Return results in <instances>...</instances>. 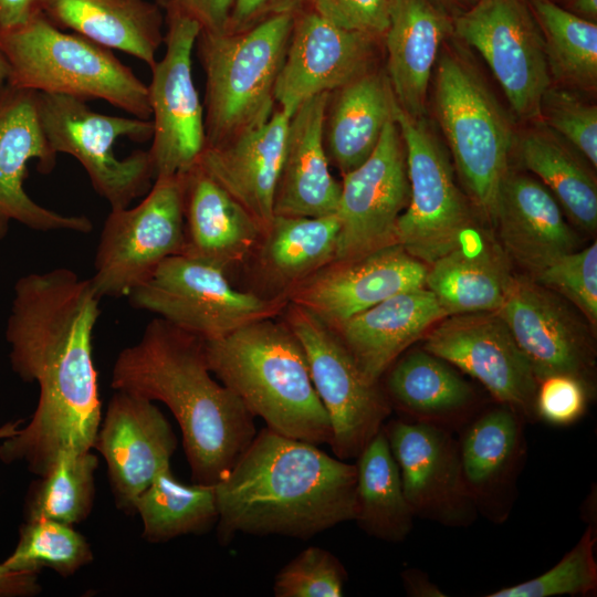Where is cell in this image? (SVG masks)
<instances>
[{"label": "cell", "instance_id": "obj_52", "mask_svg": "<svg viewBox=\"0 0 597 597\" xmlns=\"http://www.w3.org/2000/svg\"><path fill=\"white\" fill-rule=\"evenodd\" d=\"M572 13L591 21H597V0H569Z\"/></svg>", "mask_w": 597, "mask_h": 597}, {"label": "cell", "instance_id": "obj_45", "mask_svg": "<svg viewBox=\"0 0 597 597\" xmlns=\"http://www.w3.org/2000/svg\"><path fill=\"white\" fill-rule=\"evenodd\" d=\"M591 394L577 378L569 375H552L538 383L536 416L555 426H568L579 419Z\"/></svg>", "mask_w": 597, "mask_h": 597}, {"label": "cell", "instance_id": "obj_22", "mask_svg": "<svg viewBox=\"0 0 597 597\" xmlns=\"http://www.w3.org/2000/svg\"><path fill=\"white\" fill-rule=\"evenodd\" d=\"M94 448L104 457L118 509L135 512V501L170 467L177 437L154 401L115 390Z\"/></svg>", "mask_w": 597, "mask_h": 597}, {"label": "cell", "instance_id": "obj_4", "mask_svg": "<svg viewBox=\"0 0 597 597\" xmlns=\"http://www.w3.org/2000/svg\"><path fill=\"white\" fill-rule=\"evenodd\" d=\"M205 352L210 371L269 429L316 446L331 443L329 418L304 349L283 321L261 320L205 341Z\"/></svg>", "mask_w": 597, "mask_h": 597}, {"label": "cell", "instance_id": "obj_17", "mask_svg": "<svg viewBox=\"0 0 597 597\" xmlns=\"http://www.w3.org/2000/svg\"><path fill=\"white\" fill-rule=\"evenodd\" d=\"M409 195L405 144L392 116L371 155L343 175L335 260L360 258L396 244L397 221Z\"/></svg>", "mask_w": 597, "mask_h": 597}, {"label": "cell", "instance_id": "obj_48", "mask_svg": "<svg viewBox=\"0 0 597 597\" xmlns=\"http://www.w3.org/2000/svg\"><path fill=\"white\" fill-rule=\"evenodd\" d=\"M304 0H234L224 31L240 32L279 14H295Z\"/></svg>", "mask_w": 597, "mask_h": 597}, {"label": "cell", "instance_id": "obj_39", "mask_svg": "<svg viewBox=\"0 0 597 597\" xmlns=\"http://www.w3.org/2000/svg\"><path fill=\"white\" fill-rule=\"evenodd\" d=\"M98 459L92 452L64 451L34 483L27 505V520H52L66 524L83 522L95 495Z\"/></svg>", "mask_w": 597, "mask_h": 597}, {"label": "cell", "instance_id": "obj_40", "mask_svg": "<svg viewBox=\"0 0 597 597\" xmlns=\"http://www.w3.org/2000/svg\"><path fill=\"white\" fill-rule=\"evenodd\" d=\"M93 561L86 538L73 525L52 520H27L14 552L3 565L15 570L50 568L63 577Z\"/></svg>", "mask_w": 597, "mask_h": 597}, {"label": "cell", "instance_id": "obj_16", "mask_svg": "<svg viewBox=\"0 0 597 597\" xmlns=\"http://www.w3.org/2000/svg\"><path fill=\"white\" fill-rule=\"evenodd\" d=\"M422 348L480 381L521 417L536 416L538 381L498 312L449 315L429 331Z\"/></svg>", "mask_w": 597, "mask_h": 597}, {"label": "cell", "instance_id": "obj_18", "mask_svg": "<svg viewBox=\"0 0 597 597\" xmlns=\"http://www.w3.org/2000/svg\"><path fill=\"white\" fill-rule=\"evenodd\" d=\"M38 114V93L6 85L0 91V239L17 221L36 231L88 233L93 223L83 214H64L35 202L24 189L28 165L50 172L56 164Z\"/></svg>", "mask_w": 597, "mask_h": 597}, {"label": "cell", "instance_id": "obj_51", "mask_svg": "<svg viewBox=\"0 0 597 597\" xmlns=\"http://www.w3.org/2000/svg\"><path fill=\"white\" fill-rule=\"evenodd\" d=\"M402 582L408 595L417 597H441L442 591L436 587L422 572L408 569L402 573Z\"/></svg>", "mask_w": 597, "mask_h": 597}, {"label": "cell", "instance_id": "obj_38", "mask_svg": "<svg viewBox=\"0 0 597 597\" xmlns=\"http://www.w3.org/2000/svg\"><path fill=\"white\" fill-rule=\"evenodd\" d=\"M540 25L549 73L582 90L597 85V23L557 6L553 0H532Z\"/></svg>", "mask_w": 597, "mask_h": 597}, {"label": "cell", "instance_id": "obj_9", "mask_svg": "<svg viewBox=\"0 0 597 597\" xmlns=\"http://www.w3.org/2000/svg\"><path fill=\"white\" fill-rule=\"evenodd\" d=\"M221 268L182 253L165 259L127 296L132 306L203 341L280 315L287 300L234 289Z\"/></svg>", "mask_w": 597, "mask_h": 597}, {"label": "cell", "instance_id": "obj_54", "mask_svg": "<svg viewBox=\"0 0 597 597\" xmlns=\"http://www.w3.org/2000/svg\"><path fill=\"white\" fill-rule=\"evenodd\" d=\"M21 421H17L13 423H7L3 427L0 428V439L8 438L12 434H14L18 430V426Z\"/></svg>", "mask_w": 597, "mask_h": 597}, {"label": "cell", "instance_id": "obj_19", "mask_svg": "<svg viewBox=\"0 0 597 597\" xmlns=\"http://www.w3.org/2000/svg\"><path fill=\"white\" fill-rule=\"evenodd\" d=\"M415 514L447 526L472 523L478 509L464 482L459 442L450 429L420 421L383 426Z\"/></svg>", "mask_w": 597, "mask_h": 597}, {"label": "cell", "instance_id": "obj_55", "mask_svg": "<svg viewBox=\"0 0 597 597\" xmlns=\"http://www.w3.org/2000/svg\"><path fill=\"white\" fill-rule=\"evenodd\" d=\"M454 2H458V3H469V4H473L476 0H452Z\"/></svg>", "mask_w": 597, "mask_h": 597}, {"label": "cell", "instance_id": "obj_49", "mask_svg": "<svg viewBox=\"0 0 597 597\" xmlns=\"http://www.w3.org/2000/svg\"><path fill=\"white\" fill-rule=\"evenodd\" d=\"M36 570H15L0 564V597H27L41 591Z\"/></svg>", "mask_w": 597, "mask_h": 597}, {"label": "cell", "instance_id": "obj_11", "mask_svg": "<svg viewBox=\"0 0 597 597\" xmlns=\"http://www.w3.org/2000/svg\"><path fill=\"white\" fill-rule=\"evenodd\" d=\"M392 116L407 159L409 201L397 221V243L430 265L457 245L473 224L467 198L459 189L448 150L425 121L396 102Z\"/></svg>", "mask_w": 597, "mask_h": 597}, {"label": "cell", "instance_id": "obj_21", "mask_svg": "<svg viewBox=\"0 0 597 597\" xmlns=\"http://www.w3.org/2000/svg\"><path fill=\"white\" fill-rule=\"evenodd\" d=\"M428 265L396 243L360 258L333 260L285 295L336 329L401 292L426 287Z\"/></svg>", "mask_w": 597, "mask_h": 597}, {"label": "cell", "instance_id": "obj_35", "mask_svg": "<svg viewBox=\"0 0 597 597\" xmlns=\"http://www.w3.org/2000/svg\"><path fill=\"white\" fill-rule=\"evenodd\" d=\"M523 166L551 191L563 212L583 231L597 229V184L584 157L546 125L531 127L515 137Z\"/></svg>", "mask_w": 597, "mask_h": 597}, {"label": "cell", "instance_id": "obj_3", "mask_svg": "<svg viewBox=\"0 0 597 597\" xmlns=\"http://www.w3.org/2000/svg\"><path fill=\"white\" fill-rule=\"evenodd\" d=\"M205 341L167 321L149 322L140 339L117 356L111 385L175 416L193 483L216 484L256 434L254 417L211 376Z\"/></svg>", "mask_w": 597, "mask_h": 597}, {"label": "cell", "instance_id": "obj_5", "mask_svg": "<svg viewBox=\"0 0 597 597\" xmlns=\"http://www.w3.org/2000/svg\"><path fill=\"white\" fill-rule=\"evenodd\" d=\"M7 85L87 102L100 98L150 119L148 86L112 50L77 33H66L41 11L24 24L0 32Z\"/></svg>", "mask_w": 597, "mask_h": 597}, {"label": "cell", "instance_id": "obj_41", "mask_svg": "<svg viewBox=\"0 0 597 597\" xmlns=\"http://www.w3.org/2000/svg\"><path fill=\"white\" fill-rule=\"evenodd\" d=\"M596 538L588 527L576 545L551 569L530 580L493 591L488 597H552L586 595L597 587Z\"/></svg>", "mask_w": 597, "mask_h": 597}, {"label": "cell", "instance_id": "obj_24", "mask_svg": "<svg viewBox=\"0 0 597 597\" xmlns=\"http://www.w3.org/2000/svg\"><path fill=\"white\" fill-rule=\"evenodd\" d=\"M290 116L275 107L263 124L214 146L198 164L259 222L273 220L274 196L282 167Z\"/></svg>", "mask_w": 597, "mask_h": 597}, {"label": "cell", "instance_id": "obj_2", "mask_svg": "<svg viewBox=\"0 0 597 597\" xmlns=\"http://www.w3.org/2000/svg\"><path fill=\"white\" fill-rule=\"evenodd\" d=\"M214 490L220 544L238 533L305 541L354 521L356 465L266 427Z\"/></svg>", "mask_w": 597, "mask_h": 597}, {"label": "cell", "instance_id": "obj_27", "mask_svg": "<svg viewBox=\"0 0 597 597\" xmlns=\"http://www.w3.org/2000/svg\"><path fill=\"white\" fill-rule=\"evenodd\" d=\"M453 30L432 0H392L384 35L387 77L397 104L412 117H425L434 63Z\"/></svg>", "mask_w": 597, "mask_h": 597}, {"label": "cell", "instance_id": "obj_13", "mask_svg": "<svg viewBox=\"0 0 597 597\" xmlns=\"http://www.w3.org/2000/svg\"><path fill=\"white\" fill-rule=\"evenodd\" d=\"M455 34L489 65L512 111L540 117L551 73L540 25L524 0H476L457 18Z\"/></svg>", "mask_w": 597, "mask_h": 597}, {"label": "cell", "instance_id": "obj_36", "mask_svg": "<svg viewBox=\"0 0 597 597\" xmlns=\"http://www.w3.org/2000/svg\"><path fill=\"white\" fill-rule=\"evenodd\" d=\"M354 521L368 535L402 542L415 514L405 496L400 471L381 428L356 458Z\"/></svg>", "mask_w": 597, "mask_h": 597}, {"label": "cell", "instance_id": "obj_46", "mask_svg": "<svg viewBox=\"0 0 597 597\" xmlns=\"http://www.w3.org/2000/svg\"><path fill=\"white\" fill-rule=\"evenodd\" d=\"M392 0H304L308 9L349 30L384 38Z\"/></svg>", "mask_w": 597, "mask_h": 597}, {"label": "cell", "instance_id": "obj_53", "mask_svg": "<svg viewBox=\"0 0 597 597\" xmlns=\"http://www.w3.org/2000/svg\"><path fill=\"white\" fill-rule=\"evenodd\" d=\"M9 75V67L0 51V91L7 85Z\"/></svg>", "mask_w": 597, "mask_h": 597}, {"label": "cell", "instance_id": "obj_8", "mask_svg": "<svg viewBox=\"0 0 597 597\" xmlns=\"http://www.w3.org/2000/svg\"><path fill=\"white\" fill-rule=\"evenodd\" d=\"M38 114L52 149L71 155L82 165L111 209L126 208L148 192L155 180L148 150L118 158L114 145L123 137L137 143L151 139V119L101 114L85 101L49 93H38Z\"/></svg>", "mask_w": 597, "mask_h": 597}, {"label": "cell", "instance_id": "obj_29", "mask_svg": "<svg viewBox=\"0 0 597 597\" xmlns=\"http://www.w3.org/2000/svg\"><path fill=\"white\" fill-rule=\"evenodd\" d=\"M507 262L501 245L473 223L455 247L428 265L426 287L447 316L496 312L512 276Z\"/></svg>", "mask_w": 597, "mask_h": 597}, {"label": "cell", "instance_id": "obj_23", "mask_svg": "<svg viewBox=\"0 0 597 597\" xmlns=\"http://www.w3.org/2000/svg\"><path fill=\"white\" fill-rule=\"evenodd\" d=\"M492 224L506 258L531 277L578 249V237L551 191L511 168L500 187Z\"/></svg>", "mask_w": 597, "mask_h": 597}, {"label": "cell", "instance_id": "obj_7", "mask_svg": "<svg viewBox=\"0 0 597 597\" xmlns=\"http://www.w3.org/2000/svg\"><path fill=\"white\" fill-rule=\"evenodd\" d=\"M434 84L436 113L454 168L471 202L492 223L515 146L513 124L478 72L457 54L438 56Z\"/></svg>", "mask_w": 597, "mask_h": 597}, {"label": "cell", "instance_id": "obj_33", "mask_svg": "<svg viewBox=\"0 0 597 597\" xmlns=\"http://www.w3.org/2000/svg\"><path fill=\"white\" fill-rule=\"evenodd\" d=\"M40 9L56 27L130 54L150 69L157 62L164 36L155 4L145 0H41Z\"/></svg>", "mask_w": 597, "mask_h": 597}, {"label": "cell", "instance_id": "obj_14", "mask_svg": "<svg viewBox=\"0 0 597 597\" xmlns=\"http://www.w3.org/2000/svg\"><path fill=\"white\" fill-rule=\"evenodd\" d=\"M496 312L507 324L538 383L552 375H569L593 395L596 374L593 327L586 325L588 321L574 305L530 275L512 274Z\"/></svg>", "mask_w": 597, "mask_h": 597}, {"label": "cell", "instance_id": "obj_1", "mask_svg": "<svg viewBox=\"0 0 597 597\" xmlns=\"http://www.w3.org/2000/svg\"><path fill=\"white\" fill-rule=\"evenodd\" d=\"M101 296L91 279L59 268L14 285L6 338L24 381L38 383L31 421L3 439L0 459L42 476L60 453L92 450L102 422L93 332Z\"/></svg>", "mask_w": 597, "mask_h": 597}, {"label": "cell", "instance_id": "obj_26", "mask_svg": "<svg viewBox=\"0 0 597 597\" xmlns=\"http://www.w3.org/2000/svg\"><path fill=\"white\" fill-rule=\"evenodd\" d=\"M180 178L185 219L181 253L226 272L247 260L263 234L259 222L198 163Z\"/></svg>", "mask_w": 597, "mask_h": 597}, {"label": "cell", "instance_id": "obj_30", "mask_svg": "<svg viewBox=\"0 0 597 597\" xmlns=\"http://www.w3.org/2000/svg\"><path fill=\"white\" fill-rule=\"evenodd\" d=\"M521 419L513 409L501 405L470 422L459 442L468 491L476 509L495 520L507 513L505 501L522 462Z\"/></svg>", "mask_w": 597, "mask_h": 597}, {"label": "cell", "instance_id": "obj_37", "mask_svg": "<svg viewBox=\"0 0 597 597\" xmlns=\"http://www.w3.org/2000/svg\"><path fill=\"white\" fill-rule=\"evenodd\" d=\"M143 536L151 543L202 534L218 521L214 484L179 482L170 467L160 471L135 501Z\"/></svg>", "mask_w": 597, "mask_h": 597}, {"label": "cell", "instance_id": "obj_25", "mask_svg": "<svg viewBox=\"0 0 597 597\" xmlns=\"http://www.w3.org/2000/svg\"><path fill=\"white\" fill-rule=\"evenodd\" d=\"M329 94L308 98L290 117L274 216L323 217L337 210L341 184L331 174L324 145Z\"/></svg>", "mask_w": 597, "mask_h": 597}, {"label": "cell", "instance_id": "obj_20", "mask_svg": "<svg viewBox=\"0 0 597 597\" xmlns=\"http://www.w3.org/2000/svg\"><path fill=\"white\" fill-rule=\"evenodd\" d=\"M379 38L342 28L313 10L294 14L276 80V107L290 117L308 98L332 93L373 70Z\"/></svg>", "mask_w": 597, "mask_h": 597}, {"label": "cell", "instance_id": "obj_6", "mask_svg": "<svg viewBox=\"0 0 597 597\" xmlns=\"http://www.w3.org/2000/svg\"><path fill=\"white\" fill-rule=\"evenodd\" d=\"M293 22L294 14L285 13L245 31H200L196 45L206 75V147L231 139L271 117Z\"/></svg>", "mask_w": 597, "mask_h": 597}, {"label": "cell", "instance_id": "obj_15", "mask_svg": "<svg viewBox=\"0 0 597 597\" xmlns=\"http://www.w3.org/2000/svg\"><path fill=\"white\" fill-rule=\"evenodd\" d=\"M166 52L151 70L148 86L153 116L148 150L157 177L181 176L192 168L207 140L205 112L192 76L191 54L201 31L186 17H167Z\"/></svg>", "mask_w": 597, "mask_h": 597}, {"label": "cell", "instance_id": "obj_32", "mask_svg": "<svg viewBox=\"0 0 597 597\" xmlns=\"http://www.w3.org/2000/svg\"><path fill=\"white\" fill-rule=\"evenodd\" d=\"M395 97L386 73L370 70L329 94L324 119V145L343 175L375 150L392 118Z\"/></svg>", "mask_w": 597, "mask_h": 597}, {"label": "cell", "instance_id": "obj_31", "mask_svg": "<svg viewBox=\"0 0 597 597\" xmlns=\"http://www.w3.org/2000/svg\"><path fill=\"white\" fill-rule=\"evenodd\" d=\"M339 221L323 217L274 216L251 253L268 297L281 296L336 258Z\"/></svg>", "mask_w": 597, "mask_h": 597}, {"label": "cell", "instance_id": "obj_44", "mask_svg": "<svg viewBox=\"0 0 597 597\" xmlns=\"http://www.w3.org/2000/svg\"><path fill=\"white\" fill-rule=\"evenodd\" d=\"M540 117L594 168L597 166V107L565 88H547Z\"/></svg>", "mask_w": 597, "mask_h": 597}, {"label": "cell", "instance_id": "obj_12", "mask_svg": "<svg viewBox=\"0 0 597 597\" xmlns=\"http://www.w3.org/2000/svg\"><path fill=\"white\" fill-rule=\"evenodd\" d=\"M184 243L181 178L157 177L137 206L111 209L100 235L92 284L101 297H127L165 259L181 253Z\"/></svg>", "mask_w": 597, "mask_h": 597}, {"label": "cell", "instance_id": "obj_43", "mask_svg": "<svg viewBox=\"0 0 597 597\" xmlns=\"http://www.w3.org/2000/svg\"><path fill=\"white\" fill-rule=\"evenodd\" d=\"M533 279L574 305L590 326L597 324V243L565 254Z\"/></svg>", "mask_w": 597, "mask_h": 597}, {"label": "cell", "instance_id": "obj_28", "mask_svg": "<svg viewBox=\"0 0 597 597\" xmlns=\"http://www.w3.org/2000/svg\"><path fill=\"white\" fill-rule=\"evenodd\" d=\"M444 317L434 295L420 287L392 295L334 331L365 376L379 381L410 345Z\"/></svg>", "mask_w": 597, "mask_h": 597}, {"label": "cell", "instance_id": "obj_47", "mask_svg": "<svg viewBox=\"0 0 597 597\" xmlns=\"http://www.w3.org/2000/svg\"><path fill=\"white\" fill-rule=\"evenodd\" d=\"M167 17H186L196 21L201 32H223L234 0H158Z\"/></svg>", "mask_w": 597, "mask_h": 597}, {"label": "cell", "instance_id": "obj_34", "mask_svg": "<svg viewBox=\"0 0 597 597\" xmlns=\"http://www.w3.org/2000/svg\"><path fill=\"white\" fill-rule=\"evenodd\" d=\"M387 370L384 390L389 402L412 421L451 430L475 400L473 388L453 366L423 348L398 357Z\"/></svg>", "mask_w": 597, "mask_h": 597}, {"label": "cell", "instance_id": "obj_10", "mask_svg": "<svg viewBox=\"0 0 597 597\" xmlns=\"http://www.w3.org/2000/svg\"><path fill=\"white\" fill-rule=\"evenodd\" d=\"M281 315L304 349L329 418L332 451L342 460L356 459L391 412L385 390L365 376L336 332L310 311L287 302Z\"/></svg>", "mask_w": 597, "mask_h": 597}, {"label": "cell", "instance_id": "obj_50", "mask_svg": "<svg viewBox=\"0 0 597 597\" xmlns=\"http://www.w3.org/2000/svg\"><path fill=\"white\" fill-rule=\"evenodd\" d=\"M41 0H0V32L24 24L41 11Z\"/></svg>", "mask_w": 597, "mask_h": 597}, {"label": "cell", "instance_id": "obj_42", "mask_svg": "<svg viewBox=\"0 0 597 597\" xmlns=\"http://www.w3.org/2000/svg\"><path fill=\"white\" fill-rule=\"evenodd\" d=\"M347 572L329 551L308 546L284 567L274 578L276 597H341Z\"/></svg>", "mask_w": 597, "mask_h": 597}]
</instances>
